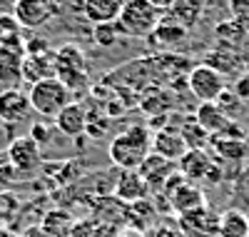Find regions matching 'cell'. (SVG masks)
<instances>
[{"label":"cell","mask_w":249,"mask_h":237,"mask_svg":"<svg viewBox=\"0 0 249 237\" xmlns=\"http://www.w3.org/2000/svg\"><path fill=\"white\" fill-rule=\"evenodd\" d=\"M152 153V135L147 127L132 125L110 140L107 155L120 170H140V165Z\"/></svg>","instance_id":"obj_1"},{"label":"cell","mask_w":249,"mask_h":237,"mask_svg":"<svg viewBox=\"0 0 249 237\" xmlns=\"http://www.w3.org/2000/svg\"><path fill=\"white\" fill-rule=\"evenodd\" d=\"M162 15L164 13L157 10L150 0H122L117 30L127 38H152Z\"/></svg>","instance_id":"obj_2"},{"label":"cell","mask_w":249,"mask_h":237,"mask_svg":"<svg viewBox=\"0 0 249 237\" xmlns=\"http://www.w3.org/2000/svg\"><path fill=\"white\" fill-rule=\"evenodd\" d=\"M28 98H30L33 113H37L40 118H53V120L72 102V93L57 78H48L30 85Z\"/></svg>","instance_id":"obj_3"},{"label":"cell","mask_w":249,"mask_h":237,"mask_svg":"<svg viewBox=\"0 0 249 237\" xmlns=\"http://www.w3.org/2000/svg\"><path fill=\"white\" fill-rule=\"evenodd\" d=\"M187 88L199 102H217V98L230 88L227 78L217 73L212 65L207 62H197V65L187 73Z\"/></svg>","instance_id":"obj_4"},{"label":"cell","mask_w":249,"mask_h":237,"mask_svg":"<svg viewBox=\"0 0 249 237\" xmlns=\"http://www.w3.org/2000/svg\"><path fill=\"white\" fill-rule=\"evenodd\" d=\"M177 165H179V175L192 185L219 182L222 180V167L214 162V158L207 153V150H190Z\"/></svg>","instance_id":"obj_5"},{"label":"cell","mask_w":249,"mask_h":237,"mask_svg":"<svg viewBox=\"0 0 249 237\" xmlns=\"http://www.w3.org/2000/svg\"><path fill=\"white\" fill-rule=\"evenodd\" d=\"M57 10H60L57 0H15L13 3L15 20L28 30L43 28L45 23H50L57 15Z\"/></svg>","instance_id":"obj_6"},{"label":"cell","mask_w":249,"mask_h":237,"mask_svg":"<svg viewBox=\"0 0 249 237\" xmlns=\"http://www.w3.org/2000/svg\"><path fill=\"white\" fill-rule=\"evenodd\" d=\"M164 195L170 200V207L177 210L179 215H187L197 207H204V195L202 190L192 182H187L182 175H175L170 180V185L164 187Z\"/></svg>","instance_id":"obj_7"},{"label":"cell","mask_w":249,"mask_h":237,"mask_svg":"<svg viewBox=\"0 0 249 237\" xmlns=\"http://www.w3.org/2000/svg\"><path fill=\"white\" fill-rule=\"evenodd\" d=\"M8 162L13 170H23V172H33L43 162L40 155V145L33 138H18L10 142L8 147Z\"/></svg>","instance_id":"obj_8"},{"label":"cell","mask_w":249,"mask_h":237,"mask_svg":"<svg viewBox=\"0 0 249 237\" xmlns=\"http://www.w3.org/2000/svg\"><path fill=\"white\" fill-rule=\"evenodd\" d=\"M140 175L144 178V182L150 185V190L164 192V187L170 185V180L175 178V162L172 160H164L155 153H150V158L140 165Z\"/></svg>","instance_id":"obj_9"},{"label":"cell","mask_w":249,"mask_h":237,"mask_svg":"<svg viewBox=\"0 0 249 237\" xmlns=\"http://www.w3.org/2000/svg\"><path fill=\"white\" fill-rule=\"evenodd\" d=\"M115 192L122 202L127 205H135V202H144L150 198V185L144 182V178L140 175L137 170H122L120 178L115 182Z\"/></svg>","instance_id":"obj_10"},{"label":"cell","mask_w":249,"mask_h":237,"mask_svg":"<svg viewBox=\"0 0 249 237\" xmlns=\"http://www.w3.org/2000/svg\"><path fill=\"white\" fill-rule=\"evenodd\" d=\"M33 113L30 107V98L23 90H0V120L13 125V122H23L28 115Z\"/></svg>","instance_id":"obj_11"},{"label":"cell","mask_w":249,"mask_h":237,"mask_svg":"<svg viewBox=\"0 0 249 237\" xmlns=\"http://www.w3.org/2000/svg\"><path fill=\"white\" fill-rule=\"evenodd\" d=\"M88 122H90V118H88V110L82 102H70L65 110L55 118L57 133H62L65 138H72V140L88 133Z\"/></svg>","instance_id":"obj_12"},{"label":"cell","mask_w":249,"mask_h":237,"mask_svg":"<svg viewBox=\"0 0 249 237\" xmlns=\"http://www.w3.org/2000/svg\"><path fill=\"white\" fill-rule=\"evenodd\" d=\"M152 153L164 158V160H172V162H179L190 150H187L179 130L175 133L172 127H164V130H157L152 135Z\"/></svg>","instance_id":"obj_13"},{"label":"cell","mask_w":249,"mask_h":237,"mask_svg":"<svg viewBox=\"0 0 249 237\" xmlns=\"http://www.w3.org/2000/svg\"><path fill=\"white\" fill-rule=\"evenodd\" d=\"M23 60H25L23 45L0 48V85H5V90H13V85L23 80Z\"/></svg>","instance_id":"obj_14"},{"label":"cell","mask_w":249,"mask_h":237,"mask_svg":"<svg viewBox=\"0 0 249 237\" xmlns=\"http://www.w3.org/2000/svg\"><path fill=\"white\" fill-rule=\"evenodd\" d=\"M48 78H57L55 50L40 53V55H25V60H23V80L35 85V82L48 80Z\"/></svg>","instance_id":"obj_15"},{"label":"cell","mask_w":249,"mask_h":237,"mask_svg":"<svg viewBox=\"0 0 249 237\" xmlns=\"http://www.w3.org/2000/svg\"><path fill=\"white\" fill-rule=\"evenodd\" d=\"M207 65H212L217 73H222L224 78H230V75H242L247 68H249V60L244 58V55H239V53H234V50H230V48H222V45H217L210 55H207Z\"/></svg>","instance_id":"obj_16"},{"label":"cell","mask_w":249,"mask_h":237,"mask_svg":"<svg viewBox=\"0 0 249 237\" xmlns=\"http://www.w3.org/2000/svg\"><path fill=\"white\" fill-rule=\"evenodd\" d=\"M179 225H182V232H197L199 237H207V235H217L219 230V215H214L210 207H197L187 215H179Z\"/></svg>","instance_id":"obj_17"},{"label":"cell","mask_w":249,"mask_h":237,"mask_svg":"<svg viewBox=\"0 0 249 237\" xmlns=\"http://www.w3.org/2000/svg\"><path fill=\"white\" fill-rule=\"evenodd\" d=\"M122 10V0H82V15L92 25L117 23Z\"/></svg>","instance_id":"obj_18"},{"label":"cell","mask_w":249,"mask_h":237,"mask_svg":"<svg viewBox=\"0 0 249 237\" xmlns=\"http://www.w3.org/2000/svg\"><path fill=\"white\" fill-rule=\"evenodd\" d=\"M204 8H207V0H175L172 8L167 10V15L172 20H177V23L187 30H192L199 25V20L204 15Z\"/></svg>","instance_id":"obj_19"},{"label":"cell","mask_w":249,"mask_h":237,"mask_svg":"<svg viewBox=\"0 0 249 237\" xmlns=\"http://www.w3.org/2000/svg\"><path fill=\"white\" fill-rule=\"evenodd\" d=\"M195 120H197L210 135H222L227 127H230V122H232L230 118L219 110L217 102H199L197 113H195Z\"/></svg>","instance_id":"obj_20"},{"label":"cell","mask_w":249,"mask_h":237,"mask_svg":"<svg viewBox=\"0 0 249 237\" xmlns=\"http://www.w3.org/2000/svg\"><path fill=\"white\" fill-rule=\"evenodd\" d=\"M210 147H212V158H217V160H222V162H239V160L247 158L244 140H237V138L212 135Z\"/></svg>","instance_id":"obj_21"},{"label":"cell","mask_w":249,"mask_h":237,"mask_svg":"<svg viewBox=\"0 0 249 237\" xmlns=\"http://www.w3.org/2000/svg\"><path fill=\"white\" fill-rule=\"evenodd\" d=\"M219 237H249V217L237 210V207H230L219 215V230H217Z\"/></svg>","instance_id":"obj_22"},{"label":"cell","mask_w":249,"mask_h":237,"mask_svg":"<svg viewBox=\"0 0 249 237\" xmlns=\"http://www.w3.org/2000/svg\"><path fill=\"white\" fill-rule=\"evenodd\" d=\"M187 35H190V30L182 28L177 20H172L167 13H164V15L160 18L155 33H152V40H157L160 45H164V48H175V45H179Z\"/></svg>","instance_id":"obj_23"},{"label":"cell","mask_w":249,"mask_h":237,"mask_svg":"<svg viewBox=\"0 0 249 237\" xmlns=\"http://www.w3.org/2000/svg\"><path fill=\"white\" fill-rule=\"evenodd\" d=\"M214 35H217V42L222 48H230L234 53L242 55V48L249 42V33L244 28H239L234 20H224V23H219L214 28Z\"/></svg>","instance_id":"obj_24"},{"label":"cell","mask_w":249,"mask_h":237,"mask_svg":"<svg viewBox=\"0 0 249 237\" xmlns=\"http://www.w3.org/2000/svg\"><path fill=\"white\" fill-rule=\"evenodd\" d=\"M57 73H88V58L77 45H62L55 53Z\"/></svg>","instance_id":"obj_25"},{"label":"cell","mask_w":249,"mask_h":237,"mask_svg":"<svg viewBox=\"0 0 249 237\" xmlns=\"http://www.w3.org/2000/svg\"><path fill=\"white\" fill-rule=\"evenodd\" d=\"M179 135H182L187 150H207V147H210V140H212V135L207 133L197 120H187L182 125Z\"/></svg>","instance_id":"obj_26"},{"label":"cell","mask_w":249,"mask_h":237,"mask_svg":"<svg viewBox=\"0 0 249 237\" xmlns=\"http://www.w3.org/2000/svg\"><path fill=\"white\" fill-rule=\"evenodd\" d=\"M23 25L15 20L13 13L0 15V48H10V45H23Z\"/></svg>","instance_id":"obj_27"},{"label":"cell","mask_w":249,"mask_h":237,"mask_svg":"<svg viewBox=\"0 0 249 237\" xmlns=\"http://www.w3.org/2000/svg\"><path fill=\"white\" fill-rule=\"evenodd\" d=\"M117 38H120L117 23H107V25H95V30H92V40L97 42L100 48H112Z\"/></svg>","instance_id":"obj_28"},{"label":"cell","mask_w":249,"mask_h":237,"mask_svg":"<svg viewBox=\"0 0 249 237\" xmlns=\"http://www.w3.org/2000/svg\"><path fill=\"white\" fill-rule=\"evenodd\" d=\"M217 105H219V110L230 118V120H234V115H239V110H242V100L234 95L232 88H227V90L217 98Z\"/></svg>","instance_id":"obj_29"},{"label":"cell","mask_w":249,"mask_h":237,"mask_svg":"<svg viewBox=\"0 0 249 237\" xmlns=\"http://www.w3.org/2000/svg\"><path fill=\"white\" fill-rule=\"evenodd\" d=\"M230 20L249 33V0H230Z\"/></svg>","instance_id":"obj_30"},{"label":"cell","mask_w":249,"mask_h":237,"mask_svg":"<svg viewBox=\"0 0 249 237\" xmlns=\"http://www.w3.org/2000/svg\"><path fill=\"white\" fill-rule=\"evenodd\" d=\"M232 90H234V95L242 100V102H249V68L234 80V85H232Z\"/></svg>","instance_id":"obj_31"},{"label":"cell","mask_w":249,"mask_h":237,"mask_svg":"<svg viewBox=\"0 0 249 237\" xmlns=\"http://www.w3.org/2000/svg\"><path fill=\"white\" fill-rule=\"evenodd\" d=\"M152 237H187L179 227H160Z\"/></svg>","instance_id":"obj_32"},{"label":"cell","mask_w":249,"mask_h":237,"mask_svg":"<svg viewBox=\"0 0 249 237\" xmlns=\"http://www.w3.org/2000/svg\"><path fill=\"white\" fill-rule=\"evenodd\" d=\"M150 3L157 8V10H162V13H167L170 8H172V3H175V0H150Z\"/></svg>","instance_id":"obj_33"},{"label":"cell","mask_w":249,"mask_h":237,"mask_svg":"<svg viewBox=\"0 0 249 237\" xmlns=\"http://www.w3.org/2000/svg\"><path fill=\"white\" fill-rule=\"evenodd\" d=\"M239 185L244 187V190H249V167L242 172V175H239Z\"/></svg>","instance_id":"obj_34"},{"label":"cell","mask_w":249,"mask_h":237,"mask_svg":"<svg viewBox=\"0 0 249 237\" xmlns=\"http://www.w3.org/2000/svg\"><path fill=\"white\" fill-rule=\"evenodd\" d=\"M207 237H219V235H207Z\"/></svg>","instance_id":"obj_35"}]
</instances>
